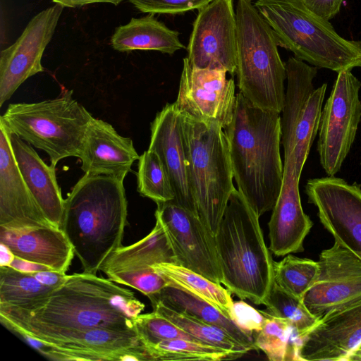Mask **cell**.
Instances as JSON below:
<instances>
[{
    "mask_svg": "<svg viewBox=\"0 0 361 361\" xmlns=\"http://www.w3.org/2000/svg\"><path fill=\"white\" fill-rule=\"evenodd\" d=\"M145 305L110 279L68 275L47 296L20 306H0V321L21 337L39 341L94 327L134 329Z\"/></svg>",
    "mask_w": 361,
    "mask_h": 361,
    "instance_id": "1",
    "label": "cell"
},
{
    "mask_svg": "<svg viewBox=\"0 0 361 361\" xmlns=\"http://www.w3.org/2000/svg\"><path fill=\"white\" fill-rule=\"evenodd\" d=\"M224 130L238 190L261 216L273 209L283 183L280 114L255 106L239 92Z\"/></svg>",
    "mask_w": 361,
    "mask_h": 361,
    "instance_id": "2",
    "label": "cell"
},
{
    "mask_svg": "<svg viewBox=\"0 0 361 361\" xmlns=\"http://www.w3.org/2000/svg\"><path fill=\"white\" fill-rule=\"evenodd\" d=\"M123 181L85 174L64 199L61 229L84 272L96 274L121 247L127 221Z\"/></svg>",
    "mask_w": 361,
    "mask_h": 361,
    "instance_id": "3",
    "label": "cell"
},
{
    "mask_svg": "<svg viewBox=\"0 0 361 361\" xmlns=\"http://www.w3.org/2000/svg\"><path fill=\"white\" fill-rule=\"evenodd\" d=\"M259 218L235 188L214 235L222 283L240 299L256 305L263 303L274 281V261Z\"/></svg>",
    "mask_w": 361,
    "mask_h": 361,
    "instance_id": "4",
    "label": "cell"
},
{
    "mask_svg": "<svg viewBox=\"0 0 361 361\" xmlns=\"http://www.w3.org/2000/svg\"><path fill=\"white\" fill-rule=\"evenodd\" d=\"M255 6L274 31L279 45L317 68L335 72L361 68V40L341 37L302 0H257Z\"/></svg>",
    "mask_w": 361,
    "mask_h": 361,
    "instance_id": "5",
    "label": "cell"
},
{
    "mask_svg": "<svg viewBox=\"0 0 361 361\" xmlns=\"http://www.w3.org/2000/svg\"><path fill=\"white\" fill-rule=\"evenodd\" d=\"M235 15V74L240 92L255 106L280 114L286 70L276 37L251 0H238Z\"/></svg>",
    "mask_w": 361,
    "mask_h": 361,
    "instance_id": "6",
    "label": "cell"
},
{
    "mask_svg": "<svg viewBox=\"0 0 361 361\" xmlns=\"http://www.w3.org/2000/svg\"><path fill=\"white\" fill-rule=\"evenodd\" d=\"M182 116L189 179L197 214L215 235L235 190L228 140L219 124Z\"/></svg>",
    "mask_w": 361,
    "mask_h": 361,
    "instance_id": "7",
    "label": "cell"
},
{
    "mask_svg": "<svg viewBox=\"0 0 361 361\" xmlns=\"http://www.w3.org/2000/svg\"><path fill=\"white\" fill-rule=\"evenodd\" d=\"M64 90L56 98L33 103H15L8 106L0 123L25 142L44 151L51 165L61 159L78 157L86 130L93 118Z\"/></svg>",
    "mask_w": 361,
    "mask_h": 361,
    "instance_id": "8",
    "label": "cell"
},
{
    "mask_svg": "<svg viewBox=\"0 0 361 361\" xmlns=\"http://www.w3.org/2000/svg\"><path fill=\"white\" fill-rule=\"evenodd\" d=\"M360 87L361 82L351 71L338 72L322 111L317 152L329 176L341 170L355 140L361 120Z\"/></svg>",
    "mask_w": 361,
    "mask_h": 361,
    "instance_id": "9",
    "label": "cell"
},
{
    "mask_svg": "<svg viewBox=\"0 0 361 361\" xmlns=\"http://www.w3.org/2000/svg\"><path fill=\"white\" fill-rule=\"evenodd\" d=\"M305 190L335 242L361 259L360 185L327 176L308 180Z\"/></svg>",
    "mask_w": 361,
    "mask_h": 361,
    "instance_id": "10",
    "label": "cell"
},
{
    "mask_svg": "<svg viewBox=\"0 0 361 361\" xmlns=\"http://www.w3.org/2000/svg\"><path fill=\"white\" fill-rule=\"evenodd\" d=\"M236 15L232 0H212L198 10L188 44L192 67L236 70Z\"/></svg>",
    "mask_w": 361,
    "mask_h": 361,
    "instance_id": "11",
    "label": "cell"
},
{
    "mask_svg": "<svg viewBox=\"0 0 361 361\" xmlns=\"http://www.w3.org/2000/svg\"><path fill=\"white\" fill-rule=\"evenodd\" d=\"M155 218L162 223L178 264L222 283L215 238L199 216L173 200L157 204Z\"/></svg>",
    "mask_w": 361,
    "mask_h": 361,
    "instance_id": "12",
    "label": "cell"
},
{
    "mask_svg": "<svg viewBox=\"0 0 361 361\" xmlns=\"http://www.w3.org/2000/svg\"><path fill=\"white\" fill-rule=\"evenodd\" d=\"M226 73L224 70L192 67L185 58L174 102L179 112L223 128L228 126L233 116L237 94L233 79H227Z\"/></svg>",
    "mask_w": 361,
    "mask_h": 361,
    "instance_id": "13",
    "label": "cell"
},
{
    "mask_svg": "<svg viewBox=\"0 0 361 361\" xmlns=\"http://www.w3.org/2000/svg\"><path fill=\"white\" fill-rule=\"evenodd\" d=\"M63 8L56 4L38 13L16 42L1 51V107L27 79L44 71L42 58Z\"/></svg>",
    "mask_w": 361,
    "mask_h": 361,
    "instance_id": "14",
    "label": "cell"
},
{
    "mask_svg": "<svg viewBox=\"0 0 361 361\" xmlns=\"http://www.w3.org/2000/svg\"><path fill=\"white\" fill-rule=\"evenodd\" d=\"M319 271L302 302L320 319L326 312L361 299V259L336 242L321 252Z\"/></svg>",
    "mask_w": 361,
    "mask_h": 361,
    "instance_id": "15",
    "label": "cell"
},
{
    "mask_svg": "<svg viewBox=\"0 0 361 361\" xmlns=\"http://www.w3.org/2000/svg\"><path fill=\"white\" fill-rule=\"evenodd\" d=\"M40 342L55 360H149L135 329L94 327Z\"/></svg>",
    "mask_w": 361,
    "mask_h": 361,
    "instance_id": "16",
    "label": "cell"
},
{
    "mask_svg": "<svg viewBox=\"0 0 361 361\" xmlns=\"http://www.w3.org/2000/svg\"><path fill=\"white\" fill-rule=\"evenodd\" d=\"M361 343V299L323 315L303 337L300 360L348 361Z\"/></svg>",
    "mask_w": 361,
    "mask_h": 361,
    "instance_id": "17",
    "label": "cell"
},
{
    "mask_svg": "<svg viewBox=\"0 0 361 361\" xmlns=\"http://www.w3.org/2000/svg\"><path fill=\"white\" fill-rule=\"evenodd\" d=\"M150 130L148 149L158 155L167 173L176 195L173 201L198 216L189 179L183 116L174 102L166 104L157 114Z\"/></svg>",
    "mask_w": 361,
    "mask_h": 361,
    "instance_id": "18",
    "label": "cell"
},
{
    "mask_svg": "<svg viewBox=\"0 0 361 361\" xmlns=\"http://www.w3.org/2000/svg\"><path fill=\"white\" fill-rule=\"evenodd\" d=\"M300 175L293 158H284L282 186L268 224L269 250L277 257L302 252L305 238L313 226L302 207Z\"/></svg>",
    "mask_w": 361,
    "mask_h": 361,
    "instance_id": "19",
    "label": "cell"
},
{
    "mask_svg": "<svg viewBox=\"0 0 361 361\" xmlns=\"http://www.w3.org/2000/svg\"><path fill=\"white\" fill-rule=\"evenodd\" d=\"M53 226L46 218L16 162L8 133L0 123V227Z\"/></svg>",
    "mask_w": 361,
    "mask_h": 361,
    "instance_id": "20",
    "label": "cell"
},
{
    "mask_svg": "<svg viewBox=\"0 0 361 361\" xmlns=\"http://www.w3.org/2000/svg\"><path fill=\"white\" fill-rule=\"evenodd\" d=\"M85 174L124 180L140 156L130 137L121 136L109 123L92 118L78 156Z\"/></svg>",
    "mask_w": 361,
    "mask_h": 361,
    "instance_id": "21",
    "label": "cell"
},
{
    "mask_svg": "<svg viewBox=\"0 0 361 361\" xmlns=\"http://www.w3.org/2000/svg\"><path fill=\"white\" fill-rule=\"evenodd\" d=\"M0 243L16 257L63 273L75 255L64 232L54 226L20 229L0 227Z\"/></svg>",
    "mask_w": 361,
    "mask_h": 361,
    "instance_id": "22",
    "label": "cell"
},
{
    "mask_svg": "<svg viewBox=\"0 0 361 361\" xmlns=\"http://www.w3.org/2000/svg\"><path fill=\"white\" fill-rule=\"evenodd\" d=\"M6 130L13 157L25 182L47 220L61 228L64 199L56 180V167L48 166L31 145Z\"/></svg>",
    "mask_w": 361,
    "mask_h": 361,
    "instance_id": "23",
    "label": "cell"
},
{
    "mask_svg": "<svg viewBox=\"0 0 361 361\" xmlns=\"http://www.w3.org/2000/svg\"><path fill=\"white\" fill-rule=\"evenodd\" d=\"M147 297L152 304L161 303L177 312L217 326L250 351L257 350L252 336L216 307L190 292L169 283L160 291Z\"/></svg>",
    "mask_w": 361,
    "mask_h": 361,
    "instance_id": "24",
    "label": "cell"
},
{
    "mask_svg": "<svg viewBox=\"0 0 361 361\" xmlns=\"http://www.w3.org/2000/svg\"><path fill=\"white\" fill-rule=\"evenodd\" d=\"M178 264L169 235L161 221L140 240L116 250L105 261L100 270L106 275L119 271H137L162 263Z\"/></svg>",
    "mask_w": 361,
    "mask_h": 361,
    "instance_id": "25",
    "label": "cell"
},
{
    "mask_svg": "<svg viewBox=\"0 0 361 361\" xmlns=\"http://www.w3.org/2000/svg\"><path fill=\"white\" fill-rule=\"evenodd\" d=\"M111 43L118 51L154 50L173 54L185 48L179 33L157 20L153 13L133 18L127 24L116 27Z\"/></svg>",
    "mask_w": 361,
    "mask_h": 361,
    "instance_id": "26",
    "label": "cell"
},
{
    "mask_svg": "<svg viewBox=\"0 0 361 361\" xmlns=\"http://www.w3.org/2000/svg\"><path fill=\"white\" fill-rule=\"evenodd\" d=\"M169 283L206 300L219 309L226 316L233 303L231 292L226 288L181 265L162 262L152 266Z\"/></svg>",
    "mask_w": 361,
    "mask_h": 361,
    "instance_id": "27",
    "label": "cell"
},
{
    "mask_svg": "<svg viewBox=\"0 0 361 361\" xmlns=\"http://www.w3.org/2000/svg\"><path fill=\"white\" fill-rule=\"evenodd\" d=\"M254 341L257 350L263 351L271 361L300 360L301 338L286 320L268 312L264 326L254 336Z\"/></svg>",
    "mask_w": 361,
    "mask_h": 361,
    "instance_id": "28",
    "label": "cell"
},
{
    "mask_svg": "<svg viewBox=\"0 0 361 361\" xmlns=\"http://www.w3.org/2000/svg\"><path fill=\"white\" fill-rule=\"evenodd\" d=\"M152 305L154 311L169 319L200 343L228 351L235 358L250 351L217 326L177 312L161 303Z\"/></svg>",
    "mask_w": 361,
    "mask_h": 361,
    "instance_id": "29",
    "label": "cell"
},
{
    "mask_svg": "<svg viewBox=\"0 0 361 361\" xmlns=\"http://www.w3.org/2000/svg\"><path fill=\"white\" fill-rule=\"evenodd\" d=\"M326 87L327 85L324 83L313 90L302 106L296 123L293 149L290 154L294 158L297 170L301 173L319 130Z\"/></svg>",
    "mask_w": 361,
    "mask_h": 361,
    "instance_id": "30",
    "label": "cell"
},
{
    "mask_svg": "<svg viewBox=\"0 0 361 361\" xmlns=\"http://www.w3.org/2000/svg\"><path fill=\"white\" fill-rule=\"evenodd\" d=\"M54 288L43 285L31 273L0 266V306H20L47 296Z\"/></svg>",
    "mask_w": 361,
    "mask_h": 361,
    "instance_id": "31",
    "label": "cell"
},
{
    "mask_svg": "<svg viewBox=\"0 0 361 361\" xmlns=\"http://www.w3.org/2000/svg\"><path fill=\"white\" fill-rule=\"evenodd\" d=\"M262 304L270 314L286 320L301 339L319 319L309 311L301 299L281 288L274 280Z\"/></svg>",
    "mask_w": 361,
    "mask_h": 361,
    "instance_id": "32",
    "label": "cell"
},
{
    "mask_svg": "<svg viewBox=\"0 0 361 361\" xmlns=\"http://www.w3.org/2000/svg\"><path fill=\"white\" fill-rule=\"evenodd\" d=\"M149 360L220 361L235 359L231 353L202 343L183 338L162 341L145 348Z\"/></svg>",
    "mask_w": 361,
    "mask_h": 361,
    "instance_id": "33",
    "label": "cell"
},
{
    "mask_svg": "<svg viewBox=\"0 0 361 361\" xmlns=\"http://www.w3.org/2000/svg\"><path fill=\"white\" fill-rule=\"evenodd\" d=\"M137 191L157 204L174 200L176 195L158 155L147 149L140 156L137 172Z\"/></svg>",
    "mask_w": 361,
    "mask_h": 361,
    "instance_id": "34",
    "label": "cell"
},
{
    "mask_svg": "<svg viewBox=\"0 0 361 361\" xmlns=\"http://www.w3.org/2000/svg\"><path fill=\"white\" fill-rule=\"evenodd\" d=\"M273 269L275 282L302 300L316 278L319 264L317 261L288 254L282 260L274 262Z\"/></svg>",
    "mask_w": 361,
    "mask_h": 361,
    "instance_id": "35",
    "label": "cell"
},
{
    "mask_svg": "<svg viewBox=\"0 0 361 361\" xmlns=\"http://www.w3.org/2000/svg\"><path fill=\"white\" fill-rule=\"evenodd\" d=\"M134 325L145 349L160 341L176 338L199 342L169 319L155 311L139 314L134 320Z\"/></svg>",
    "mask_w": 361,
    "mask_h": 361,
    "instance_id": "36",
    "label": "cell"
},
{
    "mask_svg": "<svg viewBox=\"0 0 361 361\" xmlns=\"http://www.w3.org/2000/svg\"><path fill=\"white\" fill-rule=\"evenodd\" d=\"M106 276L113 282L133 288L147 296L158 293L169 284L152 267L137 271H115Z\"/></svg>",
    "mask_w": 361,
    "mask_h": 361,
    "instance_id": "37",
    "label": "cell"
},
{
    "mask_svg": "<svg viewBox=\"0 0 361 361\" xmlns=\"http://www.w3.org/2000/svg\"><path fill=\"white\" fill-rule=\"evenodd\" d=\"M144 13L180 14L202 8L212 0H128Z\"/></svg>",
    "mask_w": 361,
    "mask_h": 361,
    "instance_id": "38",
    "label": "cell"
},
{
    "mask_svg": "<svg viewBox=\"0 0 361 361\" xmlns=\"http://www.w3.org/2000/svg\"><path fill=\"white\" fill-rule=\"evenodd\" d=\"M229 318L242 330L254 338L260 331L267 318V310H258L244 300L233 301Z\"/></svg>",
    "mask_w": 361,
    "mask_h": 361,
    "instance_id": "39",
    "label": "cell"
},
{
    "mask_svg": "<svg viewBox=\"0 0 361 361\" xmlns=\"http://www.w3.org/2000/svg\"><path fill=\"white\" fill-rule=\"evenodd\" d=\"M302 1L312 12L329 20L339 12L343 0H302Z\"/></svg>",
    "mask_w": 361,
    "mask_h": 361,
    "instance_id": "40",
    "label": "cell"
},
{
    "mask_svg": "<svg viewBox=\"0 0 361 361\" xmlns=\"http://www.w3.org/2000/svg\"><path fill=\"white\" fill-rule=\"evenodd\" d=\"M31 274L43 285L54 288L61 286L65 282L68 276L63 272L55 270L36 271Z\"/></svg>",
    "mask_w": 361,
    "mask_h": 361,
    "instance_id": "41",
    "label": "cell"
},
{
    "mask_svg": "<svg viewBox=\"0 0 361 361\" xmlns=\"http://www.w3.org/2000/svg\"><path fill=\"white\" fill-rule=\"evenodd\" d=\"M9 267L17 269L20 271L23 272H27V273H32V272H36V271H47V270H53L51 268L37 264L35 262H32L30 261H27L21 258H19L18 257H14L13 260L9 265Z\"/></svg>",
    "mask_w": 361,
    "mask_h": 361,
    "instance_id": "42",
    "label": "cell"
},
{
    "mask_svg": "<svg viewBox=\"0 0 361 361\" xmlns=\"http://www.w3.org/2000/svg\"><path fill=\"white\" fill-rule=\"evenodd\" d=\"M54 3L63 7H80L93 3H109L114 5L119 4L123 0H52Z\"/></svg>",
    "mask_w": 361,
    "mask_h": 361,
    "instance_id": "43",
    "label": "cell"
},
{
    "mask_svg": "<svg viewBox=\"0 0 361 361\" xmlns=\"http://www.w3.org/2000/svg\"><path fill=\"white\" fill-rule=\"evenodd\" d=\"M15 255L4 244L0 243V266H9Z\"/></svg>",
    "mask_w": 361,
    "mask_h": 361,
    "instance_id": "44",
    "label": "cell"
},
{
    "mask_svg": "<svg viewBox=\"0 0 361 361\" xmlns=\"http://www.w3.org/2000/svg\"><path fill=\"white\" fill-rule=\"evenodd\" d=\"M348 361H361V353L351 355Z\"/></svg>",
    "mask_w": 361,
    "mask_h": 361,
    "instance_id": "45",
    "label": "cell"
},
{
    "mask_svg": "<svg viewBox=\"0 0 361 361\" xmlns=\"http://www.w3.org/2000/svg\"><path fill=\"white\" fill-rule=\"evenodd\" d=\"M360 353H361V343L359 345V346L357 347V348L355 350V352H354L351 355H355V354H360ZM351 355H350V356H351Z\"/></svg>",
    "mask_w": 361,
    "mask_h": 361,
    "instance_id": "46",
    "label": "cell"
}]
</instances>
